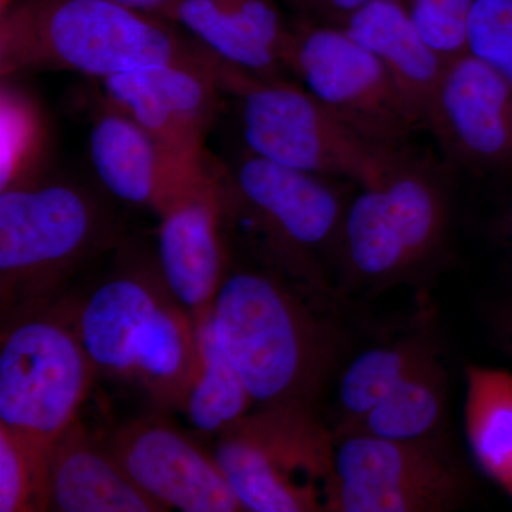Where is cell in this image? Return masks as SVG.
<instances>
[{"instance_id":"1","label":"cell","mask_w":512,"mask_h":512,"mask_svg":"<svg viewBox=\"0 0 512 512\" xmlns=\"http://www.w3.org/2000/svg\"><path fill=\"white\" fill-rule=\"evenodd\" d=\"M217 59L170 20L117 0H10L0 19L2 79L60 70L100 82L150 64Z\"/></svg>"},{"instance_id":"2","label":"cell","mask_w":512,"mask_h":512,"mask_svg":"<svg viewBox=\"0 0 512 512\" xmlns=\"http://www.w3.org/2000/svg\"><path fill=\"white\" fill-rule=\"evenodd\" d=\"M211 312L254 404L312 412L335 360L328 323L275 274L229 264Z\"/></svg>"},{"instance_id":"3","label":"cell","mask_w":512,"mask_h":512,"mask_svg":"<svg viewBox=\"0 0 512 512\" xmlns=\"http://www.w3.org/2000/svg\"><path fill=\"white\" fill-rule=\"evenodd\" d=\"M453 173L413 146L394 156L377 183L349 201L336 259L346 281L387 288L440 264L453 228Z\"/></svg>"},{"instance_id":"4","label":"cell","mask_w":512,"mask_h":512,"mask_svg":"<svg viewBox=\"0 0 512 512\" xmlns=\"http://www.w3.org/2000/svg\"><path fill=\"white\" fill-rule=\"evenodd\" d=\"M73 322L96 372L137 382L183 406L198 363L197 329L156 271L124 269L101 282Z\"/></svg>"},{"instance_id":"5","label":"cell","mask_w":512,"mask_h":512,"mask_svg":"<svg viewBox=\"0 0 512 512\" xmlns=\"http://www.w3.org/2000/svg\"><path fill=\"white\" fill-rule=\"evenodd\" d=\"M113 239L109 211L83 185L37 177L0 190L3 323L50 308L59 286Z\"/></svg>"},{"instance_id":"6","label":"cell","mask_w":512,"mask_h":512,"mask_svg":"<svg viewBox=\"0 0 512 512\" xmlns=\"http://www.w3.org/2000/svg\"><path fill=\"white\" fill-rule=\"evenodd\" d=\"M220 80L245 148L266 160L367 187L402 151L373 146L286 76H259L222 62Z\"/></svg>"},{"instance_id":"7","label":"cell","mask_w":512,"mask_h":512,"mask_svg":"<svg viewBox=\"0 0 512 512\" xmlns=\"http://www.w3.org/2000/svg\"><path fill=\"white\" fill-rule=\"evenodd\" d=\"M212 163L222 214L249 222L276 261L305 272L315 256L336 255L350 201L338 178L286 167L245 147Z\"/></svg>"},{"instance_id":"8","label":"cell","mask_w":512,"mask_h":512,"mask_svg":"<svg viewBox=\"0 0 512 512\" xmlns=\"http://www.w3.org/2000/svg\"><path fill=\"white\" fill-rule=\"evenodd\" d=\"M94 375L72 313L50 306L3 323L0 426L49 450L76 421Z\"/></svg>"},{"instance_id":"9","label":"cell","mask_w":512,"mask_h":512,"mask_svg":"<svg viewBox=\"0 0 512 512\" xmlns=\"http://www.w3.org/2000/svg\"><path fill=\"white\" fill-rule=\"evenodd\" d=\"M212 457L244 511H328L332 439L311 416L262 410L245 417Z\"/></svg>"},{"instance_id":"10","label":"cell","mask_w":512,"mask_h":512,"mask_svg":"<svg viewBox=\"0 0 512 512\" xmlns=\"http://www.w3.org/2000/svg\"><path fill=\"white\" fill-rule=\"evenodd\" d=\"M282 60L333 116L373 146L386 151L412 146L420 126L389 70L342 28L298 16Z\"/></svg>"},{"instance_id":"11","label":"cell","mask_w":512,"mask_h":512,"mask_svg":"<svg viewBox=\"0 0 512 512\" xmlns=\"http://www.w3.org/2000/svg\"><path fill=\"white\" fill-rule=\"evenodd\" d=\"M329 511L446 512L463 507L470 481L446 440L379 439L359 430L333 437Z\"/></svg>"},{"instance_id":"12","label":"cell","mask_w":512,"mask_h":512,"mask_svg":"<svg viewBox=\"0 0 512 512\" xmlns=\"http://www.w3.org/2000/svg\"><path fill=\"white\" fill-rule=\"evenodd\" d=\"M427 130L453 174L512 181V80L467 53L447 62Z\"/></svg>"},{"instance_id":"13","label":"cell","mask_w":512,"mask_h":512,"mask_svg":"<svg viewBox=\"0 0 512 512\" xmlns=\"http://www.w3.org/2000/svg\"><path fill=\"white\" fill-rule=\"evenodd\" d=\"M221 63L150 64L100 80V94L175 157L194 163L207 153L205 140L227 104Z\"/></svg>"},{"instance_id":"14","label":"cell","mask_w":512,"mask_h":512,"mask_svg":"<svg viewBox=\"0 0 512 512\" xmlns=\"http://www.w3.org/2000/svg\"><path fill=\"white\" fill-rule=\"evenodd\" d=\"M156 265L192 319L210 312L228 266L220 191L207 154L204 171L160 214Z\"/></svg>"},{"instance_id":"15","label":"cell","mask_w":512,"mask_h":512,"mask_svg":"<svg viewBox=\"0 0 512 512\" xmlns=\"http://www.w3.org/2000/svg\"><path fill=\"white\" fill-rule=\"evenodd\" d=\"M110 448L133 483L164 511H244L212 454L173 427L133 424Z\"/></svg>"},{"instance_id":"16","label":"cell","mask_w":512,"mask_h":512,"mask_svg":"<svg viewBox=\"0 0 512 512\" xmlns=\"http://www.w3.org/2000/svg\"><path fill=\"white\" fill-rule=\"evenodd\" d=\"M94 174L111 197L158 215L202 173L207 153L188 163L167 150L123 110L99 97L89 131Z\"/></svg>"},{"instance_id":"17","label":"cell","mask_w":512,"mask_h":512,"mask_svg":"<svg viewBox=\"0 0 512 512\" xmlns=\"http://www.w3.org/2000/svg\"><path fill=\"white\" fill-rule=\"evenodd\" d=\"M167 20L224 63L265 77L288 72L282 52L291 22L274 0H178Z\"/></svg>"},{"instance_id":"18","label":"cell","mask_w":512,"mask_h":512,"mask_svg":"<svg viewBox=\"0 0 512 512\" xmlns=\"http://www.w3.org/2000/svg\"><path fill=\"white\" fill-rule=\"evenodd\" d=\"M46 511L164 510L133 483L110 446H100L76 420L47 456Z\"/></svg>"},{"instance_id":"19","label":"cell","mask_w":512,"mask_h":512,"mask_svg":"<svg viewBox=\"0 0 512 512\" xmlns=\"http://www.w3.org/2000/svg\"><path fill=\"white\" fill-rule=\"evenodd\" d=\"M339 28L384 64L414 119L426 128L447 62L421 36L406 2L373 0Z\"/></svg>"},{"instance_id":"20","label":"cell","mask_w":512,"mask_h":512,"mask_svg":"<svg viewBox=\"0 0 512 512\" xmlns=\"http://www.w3.org/2000/svg\"><path fill=\"white\" fill-rule=\"evenodd\" d=\"M466 386L464 427L471 453L512 501V372L470 365Z\"/></svg>"},{"instance_id":"21","label":"cell","mask_w":512,"mask_h":512,"mask_svg":"<svg viewBox=\"0 0 512 512\" xmlns=\"http://www.w3.org/2000/svg\"><path fill=\"white\" fill-rule=\"evenodd\" d=\"M446 419L447 375L436 355L403 377L353 430L386 440H441Z\"/></svg>"},{"instance_id":"22","label":"cell","mask_w":512,"mask_h":512,"mask_svg":"<svg viewBox=\"0 0 512 512\" xmlns=\"http://www.w3.org/2000/svg\"><path fill=\"white\" fill-rule=\"evenodd\" d=\"M194 322L198 363L185 394V414L191 426L200 433H225L245 419L254 402L222 348L212 312L194 319Z\"/></svg>"},{"instance_id":"23","label":"cell","mask_w":512,"mask_h":512,"mask_svg":"<svg viewBox=\"0 0 512 512\" xmlns=\"http://www.w3.org/2000/svg\"><path fill=\"white\" fill-rule=\"evenodd\" d=\"M436 355L430 335L421 332L360 353L340 377L338 431L355 429L403 377Z\"/></svg>"},{"instance_id":"24","label":"cell","mask_w":512,"mask_h":512,"mask_svg":"<svg viewBox=\"0 0 512 512\" xmlns=\"http://www.w3.org/2000/svg\"><path fill=\"white\" fill-rule=\"evenodd\" d=\"M0 190L39 177L47 133L40 107L10 79L0 92Z\"/></svg>"},{"instance_id":"25","label":"cell","mask_w":512,"mask_h":512,"mask_svg":"<svg viewBox=\"0 0 512 512\" xmlns=\"http://www.w3.org/2000/svg\"><path fill=\"white\" fill-rule=\"evenodd\" d=\"M49 450L0 426V512L46 511Z\"/></svg>"},{"instance_id":"26","label":"cell","mask_w":512,"mask_h":512,"mask_svg":"<svg viewBox=\"0 0 512 512\" xmlns=\"http://www.w3.org/2000/svg\"><path fill=\"white\" fill-rule=\"evenodd\" d=\"M421 36L446 62L468 53V22L476 0H404Z\"/></svg>"},{"instance_id":"27","label":"cell","mask_w":512,"mask_h":512,"mask_svg":"<svg viewBox=\"0 0 512 512\" xmlns=\"http://www.w3.org/2000/svg\"><path fill=\"white\" fill-rule=\"evenodd\" d=\"M468 53L512 80V0H476L468 22Z\"/></svg>"},{"instance_id":"28","label":"cell","mask_w":512,"mask_h":512,"mask_svg":"<svg viewBox=\"0 0 512 512\" xmlns=\"http://www.w3.org/2000/svg\"><path fill=\"white\" fill-rule=\"evenodd\" d=\"M373 0H303L301 18L330 26H342L357 10Z\"/></svg>"},{"instance_id":"29","label":"cell","mask_w":512,"mask_h":512,"mask_svg":"<svg viewBox=\"0 0 512 512\" xmlns=\"http://www.w3.org/2000/svg\"><path fill=\"white\" fill-rule=\"evenodd\" d=\"M487 328L495 348L512 360V291L491 303Z\"/></svg>"},{"instance_id":"30","label":"cell","mask_w":512,"mask_h":512,"mask_svg":"<svg viewBox=\"0 0 512 512\" xmlns=\"http://www.w3.org/2000/svg\"><path fill=\"white\" fill-rule=\"evenodd\" d=\"M491 231L512 272V190L504 195L500 207L495 212Z\"/></svg>"},{"instance_id":"31","label":"cell","mask_w":512,"mask_h":512,"mask_svg":"<svg viewBox=\"0 0 512 512\" xmlns=\"http://www.w3.org/2000/svg\"><path fill=\"white\" fill-rule=\"evenodd\" d=\"M128 8L140 10L148 15L157 16V18L167 19L168 13L173 9L178 0H117Z\"/></svg>"},{"instance_id":"32","label":"cell","mask_w":512,"mask_h":512,"mask_svg":"<svg viewBox=\"0 0 512 512\" xmlns=\"http://www.w3.org/2000/svg\"><path fill=\"white\" fill-rule=\"evenodd\" d=\"M284 2L289 6V8L295 10L296 15H301L303 0H284Z\"/></svg>"}]
</instances>
